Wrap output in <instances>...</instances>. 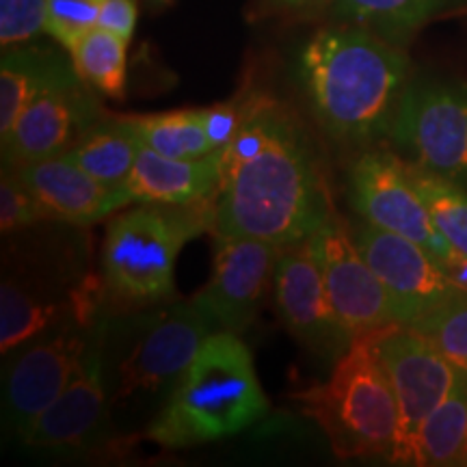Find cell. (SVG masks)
Instances as JSON below:
<instances>
[{
    "instance_id": "6da1fadb",
    "label": "cell",
    "mask_w": 467,
    "mask_h": 467,
    "mask_svg": "<svg viewBox=\"0 0 467 467\" xmlns=\"http://www.w3.org/2000/svg\"><path fill=\"white\" fill-rule=\"evenodd\" d=\"M314 117L336 141L364 145L392 134L409 87L402 46L358 25L320 28L301 52Z\"/></svg>"
},
{
    "instance_id": "7a4b0ae2",
    "label": "cell",
    "mask_w": 467,
    "mask_h": 467,
    "mask_svg": "<svg viewBox=\"0 0 467 467\" xmlns=\"http://www.w3.org/2000/svg\"><path fill=\"white\" fill-rule=\"evenodd\" d=\"M312 150L277 107L266 143L223 171L214 200V236H247L277 247L314 236L331 217Z\"/></svg>"
},
{
    "instance_id": "3957f363",
    "label": "cell",
    "mask_w": 467,
    "mask_h": 467,
    "mask_svg": "<svg viewBox=\"0 0 467 467\" xmlns=\"http://www.w3.org/2000/svg\"><path fill=\"white\" fill-rule=\"evenodd\" d=\"M268 411L254 358L241 336L214 331L175 381L145 431L165 448H189L243 433Z\"/></svg>"
},
{
    "instance_id": "277c9868",
    "label": "cell",
    "mask_w": 467,
    "mask_h": 467,
    "mask_svg": "<svg viewBox=\"0 0 467 467\" xmlns=\"http://www.w3.org/2000/svg\"><path fill=\"white\" fill-rule=\"evenodd\" d=\"M377 331L355 336L331 375L296 394L303 416L318 424L340 459H389L399 440V405L379 358Z\"/></svg>"
},
{
    "instance_id": "5b68a950",
    "label": "cell",
    "mask_w": 467,
    "mask_h": 467,
    "mask_svg": "<svg viewBox=\"0 0 467 467\" xmlns=\"http://www.w3.org/2000/svg\"><path fill=\"white\" fill-rule=\"evenodd\" d=\"M206 230H214V200L192 206L139 203L113 214L102 243L104 288L130 307L169 301L178 254Z\"/></svg>"
},
{
    "instance_id": "8992f818",
    "label": "cell",
    "mask_w": 467,
    "mask_h": 467,
    "mask_svg": "<svg viewBox=\"0 0 467 467\" xmlns=\"http://www.w3.org/2000/svg\"><path fill=\"white\" fill-rule=\"evenodd\" d=\"M219 331L195 301H175L130 323V344L109 375L110 413L121 402L169 396L203 342Z\"/></svg>"
},
{
    "instance_id": "52a82bcc",
    "label": "cell",
    "mask_w": 467,
    "mask_h": 467,
    "mask_svg": "<svg viewBox=\"0 0 467 467\" xmlns=\"http://www.w3.org/2000/svg\"><path fill=\"white\" fill-rule=\"evenodd\" d=\"M389 137L407 162L467 189L465 83L409 80Z\"/></svg>"
},
{
    "instance_id": "ba28073f",
    "label": "cell",
    "mask_w": 467,
    "mask_h": 467,
    "mask_svg": "<svg viewBox=\"0 0 467 467\" xmlns=\"http://www.w3.org/2000/svg\"><path fill=\"white\" fill-rule=\"evenodd\" d=\"M348 197L366 223L418 243L441 266L454 255L413 182L409 162L394 151H364L348 171Z\"/></svg>"
},
{
    "instance_id": "9c48e42d",
    "label": "cell",
    "mask_w": 467,
    "mask_h": 467,
    "mask_svg": "<svg viewBox=\"0 0 467 467\" xmlns=\"http://www.w3.org/2000/svg\"><path fill=\"white\" fill-rule=\"evenodd\" d=\"M377 350L399 405V440L389 461L413 465L420 426L451 394L461 370L409 325L396 323L379 329Z\"/></svg>"
},
{
    "instance_id": "30bf717a",
    "label": "cell",
    "mask_w": 467,
    "mask_h": 467,
    "mask_svg": "<svg viewBox=\"0 0 467 467\" xmlns=\"http://www.w3.org/2000/svg\"><path fill=\"white\" fill-rule=\"evenodd\" d=\"M96 320L74 314L11 355L3 388V413L5 424L20 440L66 389Z\"/></svg>"
},
{
    "instance_id": "8fae6325",
    "label": "cell",
    "mask_w": 467,
    "mask_h": 467,
    "mask_svg": "<svg viewBox=\"0 0 467 467\" xmlns=\"http://www.w3.org/2000/svg\"><path fill=\"white\" fill-rule=\"evenodd\" d=\"M93 89L80 80L74 63L44 87L11 128L3 145V167L16 169L67 154L104 119Z\"/></svg>"
},
{
    "instance_id": "7c38bea8",
    "label": "cell",
    "mask_w": 467,
    "mask_h": 467,
    "mask_svg": "<svg viewBox=\"0 0 467 467\" xmlns=\"http://www.w3.org/2000/svg\"><path fill=\"white\" fill-rule=\"evenodd\" d=\"M110 318L93 323L80 364L57 400L35 420L22 441L39 451H83L110 424L107 334Z\"/></svg>"
},
{
    "instance_id": "4fadbf2b",
    "label": "cell",
    "mask_w": 467,
    "mask_h": 467,
    "mask_svg": "<svg viewBox=\"0 0 467 467\" xmlns=\"http://www.w3.org/2000/svg\"><path fill=\"white\" fill-rule=\"evenodd\" d=\"M312 244L331 307L350 336L399 323L388 290L359 251L353 230L337 214L318 227Z\"/></svg>"
},
{
    "instance_id": "5bb4252c",
    "label": "cell",
    "mask_w": 467,
    "mask_h": 467,
    "mask_svg": "<svg viewBox=\"0 0 467 467\" xmlns=\"http://www.w3.org/2000/svg\"><path fill=\"white\" fill-rule=\"evenodd\" d=\"M275 306L279 318L303 347L336 361L353 342L331 307L312 236L282 247L275 266Z\"/></svg>"
},
{
    "instance_id": "9a60e30c",
    "label": "cell",
    "mask_w": 467,
    "mask_h": 467,
    "mask_svg": "<svg viewBox=\"0 0 467 467\" xmlns=\"http://www.w3.org/2000/svg\"><path fill=\"white\" fill-rule=\"evenodd\" d=\"M279 251L282 247L260 238L217 234L213 277L192 301L219 331L241 336L254 323L268 285L275 282Z\"/></svg>"
},
{
    "instance_id": "2e32d148",
    "label": "cell",
    "mask_w": 467,
    "mask_h": 467,
    "mask_svg": "<svg viewBox=\"0 0 467 467\" xmlns=\"http://www.w3.org/2000/svg\"><path fill=\"white\" fill-rule=\"evenodd\" d=\"M355 241L388 290L400 325H411L461 290L429 251L405 236L364 221L355 232Z\"/></svg>"
},
{
    "instance_id": "e0dca14e",
    "label": "cell",
    "mask_w": 467,
    "mask_h": 467,
    "mask_svg": "<svg viewBox=\"0 0 467 467\" xmlns=\"http://www.w3.org/2000/svg\"><path fill=\"white\" fill-rule=\"evenodd\" d=\"M11 171L42 202L50 217L63 223L93 225L132 203L126 189L102 184L67 156L31 162Z\"/></svg>"
},
{
    "instance_id": "ac0fdd59",
    "label": "cell",
    "mask_w": 467,
    "mask_h": 467,
    "mask_svg": "<svg viewBox=\"0 0 467 467\" xmlns=\"http://www.w3.org/2000/svg\"><path fill=\"white\" fill-rule=\"evenodd\" d=\"M221 182L223 167L219 151L203 159H167L141 143L126 191L137 203L192 206L217 200Z\"/></svg>"
},
{
    "instance_id": "d6986e66",
    "label": "cell",
    "mask_w": 467,
    "mask_h": 467,
    "mask_svg": "<svg viewBox=\"0 0 467 467\" xmlns=\"http://www.w3.org/2000/svg\"><path fill=\"white\" fill-rule=\"evenodd\" d=\"M72 66L52 50L39 46L17 44L3 48L0 61V141L9 137L11 128L26 109V104Z\"/></svg>"
},
{
    "instance_id": "ffe728a7",
    "label": "cell",
    "mask_w": 467,
    "mask_h": 467,
    "mask_svg": "<svg viewBox=\"0 0 467 467\" xmlns=\"http://www.w3.org/2000/svg\"><path fill=\"white\" fill-rule=\"evenodd\" d=\"M141 139L134 132L128 117L109 119L104 117L89 132L67 151L69 161L83 167L87 173L102 184L126 189L134 162H137Z\"/></svg>"
},
{
    "instance_id": "44dd1931",
    "label": "cell",
    "mask_w": 467,
    "mask_h": 467,
    "mask_svg": "<svg viewBox=\"0 0 467 467\" xmlns=\"http://www.w3.org/2000/svg\"><path fill=\"white\" fill-rule=\"evenodd\" d=\"M66 303L44 295L20 279H3L0 285V350L14 355L35 337L57 327ZM74 317V314H72Z\"/></svg>"
},
{
    "instance_id": "7402d4cb",
    "label": "cell",
    "mask_w": 467,
    "mask_h": 467,
    "mask_svg": "<svg viewBox=\"0 0 467 467\" xmlns=\"http://www.w3.org/2000/svg\"><path fill=\"white\" fill-rule=\"evenodd\" d=\"M467 451V372L420 426L413 465H463Z\"/></svg>"
},
{
    "instance_id": "603a6c76",
    "label": "cell",
    "mask_w": 467,
    "mask_h": 467,
    "mask_svg": "<svg viewBox=\"0 0 467 467\" xmlns=\"http://www.w3.org/2000/svg\"><path fill=\"white\" fill-rule=\"evenodd\" d=\"M452 0H334L336 16L388 42L405 46L418 28Z\"/></svg>"
},
{
    "instance_id": "cb8c5ba5",
    "label": "cell",
    "mask_w": 467,
    "mask_h": 467,
    "mask_svg": "<svg viewBox=\"0 0 467 467\" xmlns=\"http://www.w3.org/2000/svg\"><path fill=\"white\" fill-rule=\"evenodd\" d=\"M126 46L121 37L96 26L69 50L76 74L93 91L121 100L126 93Z\"/></svg>"
},
{
    "instance_id": "d4e9b609",
    "label": "cell",
    "mask_w": 467,
    "mask_h": 467,
    "mask_svg": "<svg viewBox=\"0 0 467 467\" xmlns=\"http://www.w3.org/2000/svg\"><path fill=\"white\" fill-rule=\"evenodd\" d=\"M128 121L143 145L167 159H203L217 151L203 130L197 110L128 117Z\"/></svg>"
},
{
    "instance_id": "484cf974",
    "label": "cell",
    "mask_w": 467,
    "mask_h": 467,
    "mask_svg": "<svg viewBox=\"0 0 467 467\" xmlns=\"http://www.w3.org/2000/svg\"><path fill=\"white\" fill-rule=\"evenodd\" d=\"M413 182L422 192L437 230L443 234L451 247L467 258V189L424 171L409 162Z\"/></svg>"
},
{
    "instance_id": "4316f807",
    "label": "cell",
    "mask_w": 467,
    "mask_h": 467,
    "mask_svg": "<svg viewBox=\"0 0 467 467\" xmlns=\"http://www.w3.org/2000/svg\"><path fill=\"white\" fill-rule=\"evenodd\" d=\"M413 329L429 337L454 368L467 372V290L461 288L451 299L413 320Z\"/></svg>"
},
{
    "instance_id": "83f0119b",
    "label": "cell",
    "mask_w": 467,
    "mask_h": 467,
    "mask_svg": "<svg viewBox=\"0 0 467 467\" xmlns=\"http://www.w3.org/2000/svg\"><path fill=\"white\" fill-rule=\"evenodd\" d=\"M107 0H48L44 33H48L67 52L78 39L98 26Z\"/></svg>"
},
{
    "instance_id": "f1b7e54d",
    "label": "cell",
    "mask_w": 467,
    "mask_h": 467,
    "mask_svg": "<svg viewBox=\"0 0 467 467\" xmlns=\"http://www.w3.org/2000/svg\"><path fill=\"white\" fill-rule=\"evenodd\" d=\"M50 219V213L42 206V202L22 184V180L11 169L3 167V178H0V227H3V234L26 230V227Z\"/></svg>"
},
{
    "instance_id": "f546056e",
    "label": "cell",
    "mask_w": 467,
    "mask_h": 467,
    "mask_svg": "<svg viewBox=\"0 0 467 467\" xmlns=\"http://www.w3.org/2000/svg\"><path fill=\"white\" fill-rule=\"evenodd\" d=\"M48 0H0V44L3 48L28 44L44 31Z\"/></svg>"
},
{
    "instance_id": "4dcf8cb0",
    "label": "cell",
    "mask_w": 467,
    "mask_h": 467,
    "mask_svg": "<svg viewBox=\"0 0 467 467\" xmlns=\"http://www.w3.org/2000/svg\"><path fill=\"white\" fill-rule=\"evenodd\" d=\"M249 104L251 98L244 102H225L206 109H195L214 150H223L234 139V134L241 130L244 117L249 113Z\"/></svg>"
},
{
    "instance_id": "1f68e13d",
    "label": "cell",
    "mask_w": 467,
    "mask_h": 467,
    "mask_svg": "<svg viewBox=\"0 0 467 467\" xmlns=\"http://www.w3.org/2000/svg\"><path fill=\"white\" fill-rule=\"evenodd\" d=\"M137 0H107L102 7L100 20L98 26L107 28V31L115 33L124 42L130 44L134 28H137Z\"/></svg>"
},
{
    "instance_id": "d6a6232c",
    "label": "cell",
    "mask_w": 467,
    "mask_h": 467,
    "mask_svg": "<svg viewBox=\"0 0 467 467\" xmlns=\"http://www.w3.org/2000/svg\"><path fill=\"white\" fill-rule=\"evenodd\" d=\"M284 3H288V5H303V3H307V0H284Z\"/></svg>"
},
{
    "instance_id": "836d02e7",
    "label": "cell",
    "mask_w": 467,
    "mask_h": 467,
    "mask_svg": "<svg viewBox=\"0 0 467 467\" xmlns=\"http://www.w3.org/2000/svg\"><path fill=\"white\" fill-rule=\"evenodd\" d=\"M156 3H169V0H156Z\"/></svg>"
},
{
    "instance_id": "e575fe53",
    "label": "cell",
    "mask_w": 467,
    "mask_h": 467,
    "mask_svg": "<svg viewBox=\"0 0 467 467\" xmlns=\"http://www.w3.org/2000/svg\"><path fill=\"white\" fill-rule=\"evenodd\" d=\"M463 465H467V451H465V463Z\"/></svg>"
}]
</instances>
